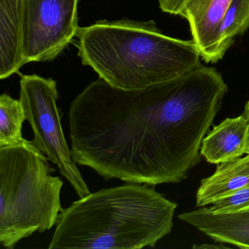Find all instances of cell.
I'll return each instance as SVG.
<instances>
[{
	"label": "cell",
	"mask_w": 249,
	"mask_h": 249,
	"mask_svg": "<svg viewBox=\"0 0 249 249\" xmlns=\"http://www.w3.org/2000/svg\"><path fill=\"white\" fill-rule=\"evenodd\" d=\"M231 0H187L180 16L190 27L192 40L201 58L207 63H215L220 24Z\"/></svg>",
	"instance_id": "52a82bcc"
},
{
	"label": "cell",
	"mask_w": 249,
	"mask_h": 249,
	"mask_svg": "<svg viewBox=\"0 0 249 249\" xmlns=\"http://www.w3.org/2000/svg\"><path fill=\"white\" fill-rule=\"evenodd\" d=\"M178 218L218 243L249 249V210L232 213L213 212L210 208L180 214Z\"/></svg>",
	"instance_id": "ba28073f"
},
{
	"label": "cell",
	"mask_w": 249,
	"mask_h": 249,
	"mask_svg": "<svg viewBox=\"0 0 249 249\" xmlns=\"http://www.w3.org/2000/svg\"><path fill=\"white\" fill-rule=\"evenodd\" d=\"M249 27V0H231L220 24L216 59L221 60L234 43L236 37Z\"/></svg>",
	"instance_id": "7c38bea8"
},
{
	"label": "cell",
	"mask_w": 249,
	"mask_h": 249,
	"mask_svg": "<svg viewBox=\"0 0 249 249\" xmlns=\"http://www.w3.org/2000/svg\"><path fill=\"white\" fill-rule=\"evenodd\" d=\"M224 249V248H229L228 246L224 245V243L218 245H194L193 249Z\"/></svg>",
	"instance_id": "2e32d148"
},
{
	"label": "cell",
	"mask_w": 249,
	"mask_h": 249,
	"mask_svg": "<svg viewBox=\"0 0 249 249\" xmlns=\"http://www.w3.org/2000/svg\"><path fill=\"white\" fill-rule=\"evenodd\" d=\"M215 213H232L249 210V185L212 204Z\"/></svg>",
	"instance_id": "5bb4252c"
},
{
	"label": "cell",
	"mask_w": 249,
	"mask_h": 249,
	"mask_svg": "<svg viewBox=\"0 0 249 249\" xmlns=\"http://www.w3.org/2000/svg\"><path fill=\"white\" fill-rule=\"evenodd\" d=\"M24 0H0V78H9L26 65L23 53Z\"/></svg>",
	"instance_id": "30bf717a"
},
{
	"label": "cell",
	"mask_w": 249,
	"mask_h": 249,
	"mask_svg": "<svg viewBox=\"0 0 249 249\" xmlns=\"http://www.w3.org/2000/svg\"><path fill=\"white\" fill-rule=\"evenodd\" d=\"M186 1L187 0H159V2L163 12L180 16Z\"/></svg>",
	"instance_id": "9a60e30c"
},
{
	"label": "cell",
	"mask_w": 249,
	"mask_h": 249,
	"mask_svg": "<svg viewBox=\"0 0 249 249\" xmlns=\"http://www.w3.org/2000/svg\"><path fill=\"white\" fill-rule=\"evenodd\" d=\"M246 154H249V147H248L247 152H246Z\"/></svg>",
	"instance_id": "ac0fdd59"
},
{
	"label": "cell",
	"mask_w": 249,
	"mask_h": 249,
	"mask_svg": "<svg viewBox=\"0 0 249 249\" xmlns=\"http://www.w3.org/2000/svg\"><path fill=\"white\" fill-rule=\"evenodd\" d=\"M249 185V154L218 164L215 173L202 179L196 195V208L226 197Z\"/></svg>",
	"instance_id": "8fae6325"
},
{
	"label": "cell",
	"mask_w": 249,
	"mask_h": 249,
	"mask_svg": "<svg viewBox=\"0 0 249 249\" xmlns=\"http://www.w3.org/2000/svg\"><path fill=\"white\" fill-rule=\"evenodd\" d=\"M249 142V119L244 113L227 118L204 138L202 157L211 164H219L246 154Z\"/></svg>",
	"instance_id": "9c48e42d"
},
{
	"label": "cell",
	"mask_w": 249,
	"mask_h": 249,
	"mask_svg": "<svg viewBox=\"0 0 249 249\" xmlns=\"http://www.w3.org/2000/svg\"><path fill=\"white\" fill-rule=\"evenodd\" d=\"M177 207L145 183L103 189L62 210L49 249L154 248L171 232Z\"/></svg>",
	"instance_id": "7a4b0ae2"
},
{
	"label": "cell",
	"mask_w": 249,
	"mask_h": 249,
	"mask_svg": "<svg viewBox=\"0 0 249 249\" xmlns=\"http://www.w3.org/2000/svg\"><path fill=\"white\" fill-rule=\"evenodd\" d=\"M49 159L28 141L0 147V244L13 249L22 239L57 224L63 181Z\"/></svg>",
	"instance_id": "277c9868"
},
{
	"label": "cell",
	"mask_w": 249,
	"mask_h": 249,
	"mask_svg": "<svg viewBox=\"0 0 249 249\" xmlns=\"http://www.w3.org/2000/svg\"><path fill=\"white\" fill-rule=\"evenodd\" d=\"M25 112L20 100L7 94L0 96V147L20 145L27 142L22 136Z\"/></svg>",
	"instance_id": "4fadbf2b"
},
{
	"label": "cell",
	"mask_w": 249,
	"mask_h": 249,
	"mask_svg": "<svg viewBox=\"0 0 249 249\" xmlns=\"http://www.w3.org/2000/svg\"><path fill=\"white\" fill-rule=\"evenodd\" d=\"M78 0H24L23 53L26 64L57 57L78 34Z\"/></svg>",
	"instance_id": "8992f818"
},
{
	"label": "cell",
	"mask_w": 249,
	"mask_h": 249,
	"mask_svg": "<svg viewBox=\"0 0 249 249\" xmlns=\"http://www.w3.org/2000/svg\"><path fill=\"white\" fill-rule=\"evenodd\" d=\"M245 115H246V117L249 119V100L247 101V103H246V106H245L244 111L243 113Z\"/></svg>",
	"instance_id": "e0dca14e"
},
{
	"label": "cell",
	"mask_w": 249,
	"mask_h": 249,
	"mask_svg": "<svg viewBox=\"0 0 249 249\" xmlns=\"http://www.w3.org/2000/svg\"><path fill=\"white\" fill-rule=\"evenodd\" d=\"M78 56L116 88L139 90L181 76L200 65L196 43L163 34L155 22L97 21L79 29Z\"/></svg>",
	"instance_id": "3957f363"
},
{
	"label": "cell",
	"mask_w": 249,
	"mask_h": 249,
	"mask_svg": "<svg viewBox=\"0 0 249 249\" xmlns=\"http://www.w3.org/2000/svg\"><path fill=\"white\" fill-rule=\"evenodd\" d=\"M59 99L56 81L37 75H23L20 81L19 100L26 119L33 129L32 142L49 161L57 166L80 197L91 193L81 172L73 161L57 106Z\"/></svg>",
	"instance_id": "5b68a950"
},
{
	"label": "cell",
	"mask_w": 249,
	"mask_h": 249,
	"mask_svg": "<svg viewBox=\"0 0 249 249\" xmlns=\"http://www.w3.org/2000/svg\"><path fill=\"white\" fill-rule=\"evenodd\" d=\"M227 91L221 73L202 64L139 90L100 78L70 106L74 160L107 180L180 183L201 161L202 141Z\"/></svg>",
	"instance_id": "6da1fadb"
}]
</instances>
